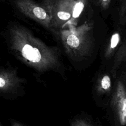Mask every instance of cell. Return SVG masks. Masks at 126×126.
Returning <instances> with one entry per match:
<instances>
[{"mask_svg": "<svg viewBox=\"0 0 126 126\" xmlns=\"http://www.w3.org/2000/svg\"><path fill=\"white\" fill-rule=\"evenodd\" d=\"M16 5L25 15L41 24L48 30H53L50 18L45 8L32 0H16Z\"/></svg>", "mask_w": 126, "mask_h": 126, "instance_id": "4", "label": "cell"}, {"mask_svg": "<svg viewBox=\"0 0 126 126\" xmlns=\"http://www.w3.org/2000/svg\"><path fill=\"white\" fill-rule=\"evenodd\" d=\"M72 126H93L91 124L84 120H78L74 122Z\"/></svg>", "mask_w": 126, "mask_h": 126, "instance_id": "11", "label": "cell"}, {"mask_svg": "<svg viewBox=\"0 0 126 126\" xmlns=\"http://www.w3.org/2000/svg\"><path fill=\"white\" fill-rule=\"evenodd\" d=\"M111 0H98V4L101 10L107 9L110 5Z\"/></svg>", "mask_w": 126, "mask_h": 126, "instance_id": "12", "label": "cell"}, {"mask_svg": "<svg viewBox=\"0 0 126 126\" xmlns=\"http://www.w3.org/2000/svg\"><path fill=\"white\" fill-rule=\"evenodd\" d=\"M10 123H11V126H24L21 123H20L15 120H11Z\"/></svg>", "mask_w": 126, "mask_h": 126, "instance_id": "13", "label": "cell"}, {"mask_svg": "<svg viewBox=\"0 0 126 126\" xmlns=\"http://www.w3.org/2000/svg\"><path fill=\"white\" fill-rule=\"evenodd\" d=\"M121 40V35L119 32H116L112 35L109 44L105 51V56L109 57L114 52Z\"/></svg>", "mask_w": 126, "mask_h": 126, "instance_id": "8", "label": "cell"}, {"mask_svg": "<svg viewBox=\"0 0 126 126\" xmlns=\"http://www.w3.org/2000/svg\"><path fill=\"white\" fill-rule=\"evenodd\" d=\"M101 88L104 91L109 90L111 88V81L110 77L107 75H105L101 78L100 81Z\"/></svg>", "mask_w": 126, "mask_h": 126, "instance_id": "9", "label": "cell"}, {"mask_svg": "<svg viewBox=\"0 0 126 126\" xmlns=\"http://www.w3.org/2000/svg\"><path fill=\"white\" fill-rule=\"evenodd\" d=\"M21 82L14 70L0 67V95L4 96L13 93Z\"/></svg>", "mask_w": 126, "mask_h": 126, "instance_id": "5", "label": "cell"}, {"mask_svg": "<svg viewBox=\"0 0 126 126\" xmlns=\"http://www.w3.org/2000/svg\"><path fill=\"white\" fill-rule=\"evenodd\" d=\"M0 126H2V125H1V124L0 123Z\"/></svg>", "mask_w": 126, "mask_h": 126, "instance_id": "14", "label": "cell"}, {"mask_svg": "<svg viewBox=\"0 0 126 126\" xmlns=\"http://www.w3.org/2000/svg\"><path fill=\"white\" fill-rule=\"evenodd\" d=\"M75 0H42L41 5L51 19L52 29H62L71 18Z\"/></svg>", "mask_w": 126, "mask_h": 126, "instance_id": "3", "label": "cell"}, {"mask_svg": "<svg viewBox=\"0 0 126 126\" xmlns=\"http://www.w3.org/2000/svg\"><path fill=\"white\" fill-rule=\"evenodd\" d=\"M9 48L19 60L39 71L55 68L58 64L56 48L48 46L26 27L15 25L9 31Z\"/></svg>", "mask_w": 126, "mask_h": 126, "instance_id": "1", "label": "cell"}, {"mask_svg": "<svg viewBox=\"0 0 126 126\" xmlns=\"http://www.w3.org/2000/svg\"><path fill=\"white\" fill-rule=\"evenodd\" d=\"M114 104L119 124L121 126H125L126 124V93L125 86L121 81L117 85Z\"/></svg>", "mask_w": 126, "mask_h": 126, "instance_id": "6", "label": "cell"}, {"mask_svg": "<svg viewBox=\"0 0 126 126\" xmlns=\"http://www.w3.org/2000/svg\"><path fill=\"white\" fill-rule=\"evenodd\" d=\"M93 24L85 22L76 27H68L60 32L61 40L64 50L69 56L80 58L90 51L94 42Z\"/></svg>", "mask_w": 126, "mask_h": 126, "instance_id": "2", "label": "cell"}, {"mask_svg": "<svg viewBox=\"0 0 126 126\" xmlns=\"http://www.w3.org/2000/svg\"><path fill=\"white\" fill-rule=\"evenodd\" d=\"M121 1H125V0H120Z\"/></svg>", "mask_w": 126, "mask_h": 126, "instance_id": "15", "label": "cell"}, {"mask_svg": "<svg viewBox=\"0 0 126 126\" xmlns=\"http://www.w3.org/2000/svg\"><path fill=\"white\" fill-rule=\"evenodd\" d=\"M88 0H75L71 18L63 26L61 29L70 26H76L79 19L83 12Z\"/></svg>", "mask_w": 126, "mask_h": 126, "instance_id": "7", "label": "cell"}, {"mask_svg": "<svg viewBox=\"0 0 126 126\" xmlns=\"http://www.w3.org/2000/svg\"><path fill=\"white\" fill-rule=\"evenodd\" d=\"M126 0L122 1L120 11H119V19L120 22L122 25H125L126 23Z\"/></svg>", "mask_w": 126, "mask_h": 126, "instance_id": "10", "label": "cell"}]
</instances>
